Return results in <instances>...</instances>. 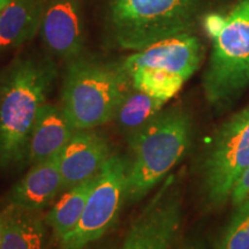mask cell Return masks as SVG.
<instances>
[{
	"label": "cell",
	"instance_id": "cell-1",
	"mask_svg": "<svg viewBox=\"0 0 249 249\" xmlns=\"http://www.w3.org/2000/svg\"><path fill=\"white\" fill-rule=\"evenodd\" d=\"M53 60L27 57L12 65L0 82V167L27 163L31 130L57 79Z\"/></svg>",
	"mask_w": 249,
	"mask_h": 249
},
{
	"label": "cell",
	"instance_id": "cell-2",
	"mask_svg": "<svg viewBox=\"0 0 249 249\" xmlns=\"http://www.w3.org/2000/svg\"><path fill=\"white\" fill-rule=\"evenodd\" d=\"M192 140V117L180 107L161 110L129 135L127 201H142L163 182L185 157Z\"/></svg>",
	"mask_w": 249,
	"mask_h": 249
},
{
	"label": "cell",
	"instance_id": "cell-3",
	"mask_svg": "<svg viewBox=\"0 0 249 249\" xmlns=\"http://www.w3.org/2000/svg\"><path fill=\"white\" fill-rule=\"evenodd\" d=\"M132 88L123 62L80 55L68 62L60 107L76 129H95L113 120Z\"/></svg>",
	"mask_w": 249,
	"mask_h": 249
},
{
	"label": "cell",
	"instance_id": "cell-4",
	"mask_svg": "<svg viewBox=\"0 0 249 249\" xmlns=\"http://www.w3.org/2000/svg\"><path fill=\"white\" fill-rule=\"evenodd\" d=\"M205 0H110L107 28L118 48L140 51L191 33Z\"/></svg>",
	"mask_w": 249,
	"mask_h": 249
},
{
	"label": "cell",
	"instance_id": "cell-5",
	"mask_svg": "<svg viewBox=\"0 0 249 249\" xmlns=\"http://www.w3.org/2000/svg\"><path fill=\"white\" fill-rule=\"evenodd\" d=\"M203 76L207 101L224 107L249 87V0H239L219 34Z\"/></svg>",
	"mask_w": 249,
	"mask_h": 249
},
{
	"label": "cell",
	"instance_id": "cell-6",
	"mask_svg": "<svg viewBox=\"0 0 249 249\" xmlns=\"http://www.w3.org/2000/svg\"><path fill=\"white\" fill-rule=\"evenodd\" d=\"M249 166V104L213 134L201 163V191L210 208L230 200L233 183Z\"/></svg>",
	"mask_w": 249,
	"mask_h": 249
},
{
	"label": "cell",
	"instance_id": "cell-7",
	"mask_svg": "<svg viewBox=\"0 0 249 249\" xmlns=\"http://www.w3.org/2000/svg\"><path fill=\"white\" fill-rule=\"evenodd\" d=\"M127 156L112 155L98 174L77 226L59 242L61 249H85L116 225L127 202Z\"/></svg>",
	"mask_w": 249,
	"mask_h": 249
},
{
	"label": "cell",
	"instance_id": "cell-8",
	"mask_svg": "<svg viewBox=\"0 0 249 249\" xmlns=\"http://www.w3.org/2000/svg\"><path fill=\"white\" fill-rule=\"evenodd\" d=\"M182 222L181 185L170 174L130 224L118 249H173Z\"/></svg>",
	"mask_w": 249,
	"mask_h": 249
},
{
	"label": "cell",
	"instance_id": "cell-9",
	"mask_svg": "<svg viewBox=\"0 0 249 249\" xmlns=\"http://www.w3.org/2000/svg\"><path fill=\"white\" fill-rule=\"evenodd\" d=\"M39 34L54 57L70 62L82 55L86 43L83 0H46Z\"/></svg>",
	"mask_w": 249,
	"mask_h": 249
},
{
	"label": "cell",
	"instance_id": "cell-10",
	"mask_svg": "<svg viewBox=\"0 0 249 249\" xmlns=\"http://www.w3.org/2000/svg\"><path fill=\"white\" fill-rule=\"evenodd\" d=\"M204 46L191 33L169 37L148 48L136 51L123 61L127 71L151 67L177 74L186 81L201 66Z\"/></svg>",
	"mask_w": 249,
	"mask_h": 249
},
{
	"label": "cell",
	"instance_id": "cell-11",
	"mask_svg": "<svg viewBox=\"0 0 249 249\" xmlns=\"http://www.w3.org/2000/svg\"><path fill=\"white\" fill-rule=\"evenodd\" d=\"M113 155L110 141L95 129H76L59 156L64 191L101 172Z\"/></svg>",
	"mask_w": 249,
	"mask_h": 249
},
{
	"label": "cell",
	"instance_id": "cell-12",
	"mask_svg": "<svg viewBox=\"0 0 249 249\" xmlns=\"http://www.w3.org/2000/svg\"><path fill=\"white\" fill-rule=\"evenodd\" d=\"M59 156L31 165L22 179L12 187L7 204L40 213L64 192Z\"/></svg>",
	"mask_w": 249,
	"mask_h": 249
},
{
	"label": "cell",
	"instance_id": "cell-13",
	"mask_svg": "<svg viewBox=\"0 0 249 249\" xmlns=\"http://www.w3.org/2000/svg\"><path fill=\"white\" fill-rule=\"evenodd\" d=\"M75 132L61 107L45 103L31 130L27 163L31 166L60 155Z\"/></svg>",
	"mask_w": 249,
	"mask_h": 249
},
{
	"label": "cell",
	"instance_id": "cell-14",
	"mask_svg": "<svg viewBox=\"0 0 249 249\" xmlns=\"http://www.w3.org/2000/svg\"><path fill=\"white\" fill-rule=\"evenodd\" d=\"M46 0H9L0 14V51L18 48L39 33Z\"/></svg>",
	"mask_w": 249,
	"mask_h": 249
},
{
	"label": "cell",
	"instance_id": "cell-15",
	"mask_svg": "<svg viewBox=\"0 0 249 249\" xmlns=\"http://www.w3.org/2000/svg\"><path fill=\"white\" fill-rule=\"evenodd\" d=\"M0 213L4 218L0 249H50L49 226L38 211L7 204Z\"/></svg>",
	"mask_w": 249,
	"mask_h": 249
},
{
	"label": "cell",
	"instance_id": "cell-16",
	"mask_svg": "<svg viewBox=\"0 0 249 249\" xmlns=\"http://www.w3.org/2000/svg\"><path fill=\"white\" fill-rule=\"evenodd\" d=\"M98 174L64 191V194L55 201L46 214L45 222L58 242L64 240L79 224L90 193L98 179Z\"/></svg>",
	"mask_w": 249,
	"mask_h": 249
},
{
	"label": "cell",
	"instance_id": "cell-17",
	"mask_svg": "<svg viewBox=\"0 0 249 249\" xmlns=\"http://www.w3.org/2000/svg\"><path fill=\"white\" fill-rule=\"evenodd\" d=\"M164 105L165 102L132 88L120 102L112 121L118 130L128 138L157 116Z\"/></svg>",
	"mask_w": 249,
	"mask_h": 249
},
{
	"label": "cell",
	"instance_id": "cell-18",
	"mask_svg": "<svg viewBox=\"0 0 249 249\" xmlns=\"http://www.w3.org/2000/svg\"><path fill=\"white\" fill-rule=\"evenodd\" d=\"M128 74L133 88L165 103L172 99L186 82L183 77L158 68H136Z\"/></svg>",
	"mask_w": 249,
	"mask_h": 249
},
{
	"label": "cell",
	"instance_id": "cell-19",
	"mask_svg": "<svg viewBox=\"0 0 249 249\" xmlns=\"http://www.w3.org/2000/svg\"><path fill=\"white\" fill-rule=\"evenodd\" d=\"M214 249H249V201L234 208Z\"/></svg>",
	"mask_w": 249,
	"mask_h": 249
},
{
	"label": "cell",
	"instance_id": "cell-20",
	"mask_svg": "<svg viewBox=\"0 0 249 249\" xmlns=\"http://www.w3.org/2000/svg\"><path fill=\"white\" fill-rule=\"evenodd\" d=\"M233 208L249 201V166L245 169L233 183L230 200Z\"/></svg>",
	"mask_w": 249,
	"mask_h": 249
},
{
	"label": "cell",
	"instance_id": "cell-21",
	"mask_svg": "<svg viewBox=\"0 0 249 249\" xmlns=\"http://www.w3.org/2000/svg\"><path fill=\"white\" fill-rule=\"evenodd\" d=\"M226 23V17L219 14H210L204 18V28L211 38L216 37Z\"/></svg>",
	"mask_w": 249,
	"mask_h": 249
},
{
	"label": "cell",
	"instance_id": "cell-22",
	"mask_svg": "<svg viewBox=\"0 0 249 249\" xmlns=\"http://www.w3.org/2000/svg\"><path fill=\"white\" fill-rule=\"evenodd\" d=\"M173 249H205L203 241L197 238H188L178 244Z\"/></svg>",
	"mask_w": 249,
	"mask_h": 249
},
{
	"label": "cell",
	"instance_id": "cell-23",
	"mask_svg": "<svg viewBox=\"0 0 249 249\" xmlns=\"http://www.w3.org/2000/svg\"><path fill=\"white\" fill-rule=\"evenodd\" d=\"M119 246L113 244V242H101V244H93L89 247H87L85 249H118Z\"/></svg>",
	"mask_w": 249,
	"mask_h": 249
},
{
	"label": "cell",
	"instance_id": "cell-24",
	"mask_svg": "<svg viewBox=\"0 0 249 249\" xmlns=\"http://www.w3.org/2000/svg\"><path fill=\"white\" fill-rule=\"evenodd\" d=\"M2 235H4V218H2L1 213H0V246H1Z\"/></svg>",
	"mask_w": 249,
	"mask_h": 249
},
{
	"label": "cell",
	"instance_id": "cell-25",
	"mask_svg": "<svg viewBox=\"0 0 249 249\" xmlns=\"http://www.w3.org/2000/svg\"><path fill=\"white\" fill-rule=\"evenodd\" d=\"M8 1L9 0H0V14H1L2 9L5 8V6L8 4Z\"/></svg>",
	"mask_w": 249,
	"mask_h": 249
},
{
	"label": "cell",
	"instance_id": "cell-26",
	"mask_svg": "<svg viewBox=\"0 0 249 249\" xmlns=\"http://www.w3.org/2000/svg\"><path fill=\"white\" fill-rule=\"evenodd\" d=\"M0 82H1V77H0Z\"/></svg>",
	"mask_w": 249,
	"mask_h": 249
},
{
	"label": "cell",
	"instance_id": "cell-27",
	"mask_svg": "<svg viewBox=\"0 0 249 249\" xmlns=\"http://www.w3.org/2000/svg\"><path fill=\"white\" fill-rule=\"evenodd\" d=\"M0 52H1V51H0Z\"/></svg>",
	"mask_w": 249,
	"mask_h": 249
}]
</instances>
